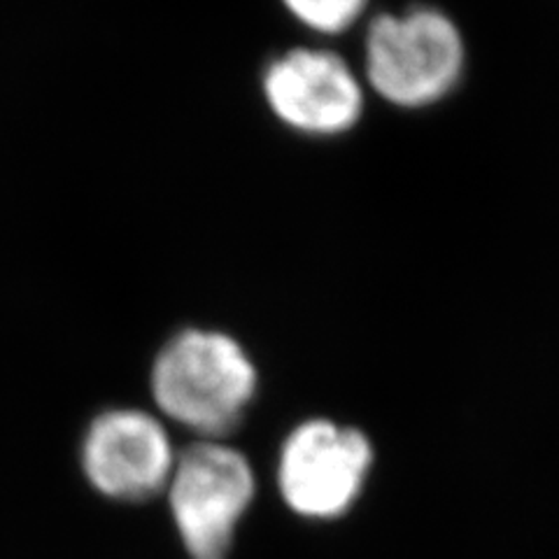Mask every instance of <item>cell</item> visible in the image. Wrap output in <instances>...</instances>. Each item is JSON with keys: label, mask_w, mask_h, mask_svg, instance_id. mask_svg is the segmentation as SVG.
I'll use <instances>...</instances> for the list:
<instances>
[{"label": "cell", "mask_w": 559, "mask_h": 559, "mask_svg": "<svg viewBox=\"0 0 559 559\" xmlns=\"http://www.w3.org/2000/svg\"><path fill=\"white\" fill-rule=\"evenodd\" d=\"M150 388L159 411L203 441L240 427L259 390V371L245 345L222 329L185 326L152 361Z\"/></svg>", "instance_id": "1"}, {"label": "cell", "mask_w": 559, "mask_h": 559, "mask_svg": "<svg viewBox=\"0 0 559 559\" xmlns=\"http://www.w3.org/2000/svg\"><path fill=\"white\" fill-rule=\"evenodd\" d=\"M466 43L448 12L413 5L376 14L364 33V84L399 110H425L462 84Z\"/></svg>", "instance_id": "2"}, {"label": "cell", "mask_w": 559, "mask_h": 559, "mask_svg": "<svg viewBox=\"0 0 559 559\" xmlns=\"http://www.w3.org/2000/svg\"><path fill=\"white\" fill-rule=\"evenodd\" d=\"M252 499L254 474L242 452L201 441L175 460L168 501L191 559H229L236 527Z\"/></svg>", "instance_id": "3"}, {"label": "cell", "mask_w": 559, "mask_h": 559, "mask_svg": "<svg viewBox=\"0 0 559 559\" xmlns=\"http://www.w3.org/2000/svg\"><path fill=\"white\" fill-rule=\"evenodd\" d=\"M373 457V445L361 429L324 417L306 419L280 450V492L294 513L336 520L357 503Z\"/></svg>", "instance_id": "4"}, {"label": "cell", "mask_w": 559, "mask_h": 559, "mask_svg": "<svg viewBox=\"0 0 559 559\" xmlns=\"http://www.w3.org/2000/svg\"><path fill=\"white\" fill-rule=\"evenodd\" d=\"M261 92L280 124L310 138L353 131L366 108L364 80L326 47H292L273 57Z\"/></svg>", "instance_id": "5"}, {"label": "cell", "mask_w": 559, "mask_h": 559, "mask_svg": "<svg viewBox=\"0 0 559 559\" xmlns=\"http://www.w3.org/2000/svg\"><path fill=\"white\" fill-rule=\"evenodd\" d=\"M175 452L164 425L140 408L94 417L82 441V468L103 497L143 503L168 487Z\"/></svg>", "instance_id": "6"}, {"label": "cell", "mask_w": 559, "mask_h": 559, "mask_svg": "<svg viewBox=\"0 0 559 559\" xmlns=\"http://www.w3.org/2000/svg\"><path fill=\"white\" fill-rule=\"evenodd\" d=\"M304 28L320 35H338L353 28L369 8V0H280Z\"/></svg>", "instance_id": "7"}]
</instances>
